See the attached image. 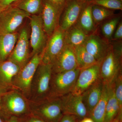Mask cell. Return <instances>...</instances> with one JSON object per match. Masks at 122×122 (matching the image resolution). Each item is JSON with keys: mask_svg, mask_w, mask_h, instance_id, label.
I'll return each mask as SVG.
<instances>
[{"mask_svg": "<svg viewBox=\"0 0 122 122\" xmlns=\"http://www.w3.org/2000/svg\"><path fill=\"white\" fill-rule=\"evenodd\" d=\"M7 122H19L17 117L12 116L6 120Z\"/></svg>", "mask_w": 122, "mask_h": 122, "instance_id": "obj_34", "label": "cell"}, {"mask_svg": "<svg viewBox=\"0 0 122 122\" xmlns=\"http://www.w3.org/2000/svg\"><path fill=\"white\" fill-rule=\"evenodd\" d=\"M87 36L78 26H72L66 31V44L73 47L83 45Z\"/></svg>", "mask_w": 122, "mask_h": 122, "instance_id": "obj_22", "label": "cell"}, {"mask_svg": "<svg viewBox=\"0 0 122 122\" xmlns=\"http://www.w3.org/2000/svg\"><path fill=\"white\" fill-rule=\"evenodd\" d=\"M1 95L0 94V104L1 103Z\"/></svg>", "mask_w": 122, "mask_h": 122, "instance_id": "obj_41", "label": "cell"}, {"mask_svg": "<svg viewBox=\"0 0 122 122\" xmlns=\"http://www.w3.org/2000/svg\"><path fill=\"white\" fill-rule=\"evenodd\" d=\"M19 33H0V62L7 60L17 41Z\"/></svg>", "mask_w": 122, "mask_h": 122, "instance_id": "obj_19", "label": "cell"}, {"mask_svg": "<svg viewBox=\"0 0 122 122\" xmlns=\"http://www.w3.org/2000/svg\"><path fill=\"white\" fill-rule=\"evenodd\" d=\"M1 95L0 115L5 121L30 113L29 100L20 92L13 90Z\"/></svg>", "mask_w": 122, "mask_h": 122, "instance_id": "obj_1", "label": "cell"}, {"mask_svg": "<svg viewBox=\"0 0 122 122\" xmlns=\"http://www.w3.org/2000/svg\"><path fill=\"white\" fill-rule=\"evenodd\" d=\"M30 113L46 122H59L63 115L60 98L29 101Z\"/></svg>", "mask_w": 122, "mask_h": 122, "instance_id": "obj_2", "label": "cell"}, {"mask_svg": "<svg viewBox=\"0 0 122 122\" xmlns=\"http://www.w3.org/2000/svg\"><path fill=\"white\" fill-rule=\"evenodd\" d=\"M100 63L98 62L90 67L80 70L72 93L77 95H81L98 80Z\"/></svg>", "mask_w": 122, "mask_h": 122, "instance_id": "obj_11", "label": "cell"}, {"mask_svg": "<svg viewBox=\"0 0 122 122\" xmlns=\"http://www.w3.org/2000/svg\"><path fill=\"white\" fill-rule=\"evenodd\" d=\"M60 98L63 115H74L79 121L87 116V110L82 101L81 95L71 92Z\"/></svg>", "mask_w": 122, "mask_h": 122, "instance_id": "obj_12", "label": "cell"}, {"mask_svg": "<svg viewBox=\"0 0 122 122\" xmlns=\"http://www.w3.org/2000/svg\"><path fill=\"white\" fill-rule=\"evenodd\" d=\"M64 0H56V4L58 5H59L63 2Z\"/></svg>", "mask_w": 122, "mask_h": 122, "instance_id": "obj_37", "label": "cell"}, {"mask_svg": "<svg viewBox=\"0 0 122 122\" xmlns=\"http://www.w3.org/2000/svg\"><path fill=\"white\" fill-rule=\"evenodd\" d=\"M110 93L109 86L104 85L102 97L99 102L87 115L94 122H103L105 111Z\"/></svg>", "mask_w": 122, "mask_h": 122, "instance_id": "obj_21", "label": "cell"}, {"mask_svg": "<svg viewBox=\"0 0 122 122\" xmlns=\"http://www.w3.org/2000/svg\"><path fill=\"white\" fill-rule=\"evenodd\" d=\"M58 5L49 0L43 3L41 16L44 30L47 36H50L57 28L59 16Z\"/></svg>", "mask_w": 122, "mask_h": 122, "instance_id": "obj_15", "label": "cell"}, {"mask_svg": "<svg viewBox=\"0 0 122 122\" xmlns=\"http://www.w3.org/2000/svg\"><path fill=\"white\" fill-rule=\"evenodd\" d=\"M0 122H7L6 121H5V120L3 118L1 117L0 115Z\"/></svg>", "mask_w": 122, "mask_h": 122, "instance_id": "obj_38", "label": "cell"}, {"mask_svg": "<svg viewBox=\"0 0 122 122\" xmlns=\"http://www.w3.org/2000/svg\"><path fill=\"white\" fill-rule=\"evenodd\" d=\"M104 86L99 78L93 85L81 95L82 101L87 110V115L100 100Z\"/></svg>", "mask_w": 122, "mask_h": 122, "instance_id": "obj_17", "label": "cell"}, {"mask_svg": "<svg viewBox=\"0 0 122 122\" xmlns=\"http://www.w3.org/2000/svg\"><path fill=\"white\" fill-rule=\"evenodd\" d=\"M15 7L30 15L41 14L43 9L42 0H20Z\"/></svg>", "mask_w": 122, "mask_h": 122, "instance_id": "obj_24", "label": "cell"}, {"mask_svg": "<svg viewBox=\"0 0 122 122\" xmlns=\"http://www.w3.org/2000/svg\"><path fill=\"white\" fill-rule=\"evenodd\" d=\"M30 41L28 30L25 28L21 30L17 41L8 59L23 68L31 58L30 54Z\"/></svg>", "mask_w": 122, "mask_h": 122, "instance_id": "obj_10", "label": "cell"}, {"mask_svg": "<svg viewBox=\"0 0 122 122\" xmlns=\"http://www.w3.org/2000/svg\"><path fill=\"white\" fill-rule=\"evenodd\" d=\"M83 46L98 62L102 61L110 48L105 41L94 34L88 36Z\"/></svg>", "mask_w": 122, "mask_h": 122, "instance_id": "obj_16", "label": "cell"}, {"mask_svg": "<svg viewBox=\"0 0 122 122\" xmlns=\"http://www.w3.org/2000/svg\"></svg>", "mask_w": 122, "mask_h": 122, "instance_id": "obj_42", "label": "cell"}, {"mask_svg": "<svg viewBox=\"0 0 122 122\" xmlns=\"http://www.w3.org/2000/svg\"><path fill=\"white\" fill-rule=\"evenodd\" d=\"M17 118L19 122H46L30 113Z\"/></svg>", "mask_w": 122, "mask_h": 122, "instance_id": "obj_30", "label": "cell"}, {"mask_svg": "<svg viewBox=\"0 0 122 122\" xmlns=\"http://www.w3.org/2000/svg\"><path fill=\"white\" fill-rule=\"evenodd\" d=\"M95 4L105 8L111 9H122V3L121 0H95Z\"/></svg>", "mask_w": 122, "mask_h": 122, "instance_id": "obj_28", "label": "cell"}, {"mask_svg": "<svg viewBox=\"0 0 122 122\" xmlns=\"http://www.w3.org/2000/svg\"><path fill=\"white\" fill-rule=\"evenodd\" d=\"M120 19L119 17L114 18L103 25L102 31L103 35L107 39H110L112 37Z\"/></svg>", "mask_w": 122, "mask_h": 122, "instance_id": "obj_27", "label": "cell"}, {"mask_svg": "<svg viewBox=\"0 0 122 122\" xmlns=\"http://www.w3.org/2000/svg\"><path fill=\"white\" fill-rule=\"evenodd\" d=\"M52 65V73L66 72L79 68L74 48L66 44Z\"/></svg>", "mask_w": 122, "mask_h": 122, "instance_id": "obj_13", "label": "cell"}, {"mask_svg": "<svg viewBox=\"0 0 122 122\" xmlns=\"http://www.w3.org/2000/svg\"><path fill=\"white\" fill-rule=\"evenodd\" d=\"M12 61L7 59L0 62V94L13 90L12 80L21 69Z\"/></svg>", "mask_w": 122, "mask_h": 122, "instance_id": "obj_14", "label": "cell"}, {"mask_svg": "<svg viewBox=\"0 0 122 122\" xmlns=\"http://www.w3.org/2000/svg\"><path fill=\"white\" fill-rule=\"evenodd\" d=\"M78 122H94V120L92 119V118L90 117H87L83 118L82 119H81L80 121H79Z\"/></svg>", "mask_w": 122, "mask_h": 122, "instance_id": "obj_35", "label": "cell"}, {"mask_svg": "<svg viewBox=\"0 0 122 122\" xmlns=\"http://www.w3.org/2000/svg\"><path fill=\"white\" fill-rule=\"evenodd\" d=\"M109 86L110 93L103 122H112L118 116L119 118L122 119V110H120L116 98L114 89V82Z\"/></svg>", "mask_w": 122, "mask_h": 122, "instance_id": "obj_20", "label": "cell"}, {"mask_svg": "<svg viewBox=\"0 0 122 122\" xmlns=\"http://www.w3.org/2000/svg\"><path fill=\"white\" fill-rule=\"evenodd\" d=\"M66 31L59 26L50 36L42 53V63L46 64L52 63L66 45Z\"/></svg>", "mask_w": 122, "mask_h": 122, "instance_id": "obj_8", "label": "cell"}, {"mask_svg": "<svg viewBox=\"0 0 122 122\" xmlns=\"http://www.w3.org/2000/svg\"><path fill=\"white\" fill-rule=\"evenodd\" d=\"M4 9L2 8H0V14L1 13V12H2V10H4Z\"/></svg>", "mask_w": 122, "mask_h": 122, "instance_id": "obj_40", "label": "cell"}, {"mask_svg": "<svg viewBox=\"0 0 122 122\" xmlns=\"http://www.w3.org/2000/svg\"><path fill=\"white\" fill-rule=\"evenodd\" d=\"M79 120L74 115L64 114L59 122H78Z\"/></svg>", "mask_w": 122, "mask_h": 122, "instance_id": "obj_31", "label": "cell"}, {"mask_svg": "<svg viewBox=\"0 0 122 122\" xmlns=\"http://www.w3.org/2000/svg\"><path fill=\"white\" fill-rule=\"evenodd\" d=\"M74 48L78 65L80 69L90 67L98 62L86 51L83 45Z\"/></svg>", "mask_w": 122, "mask_h": 122, "instance_id": "obj_23", "label": "cell"}, {"mask_svg": "<svg viewBox=\"0 0 122 122\" xmlns=\"http://www.w3.org/2000/svg\"><path fill=\"white\" fill-rule=\"evenodd\" d=\"M92 7L88 6L84 9L81 13L79 21L78 26L85 32L93 31L94 29V24L92 14Z\"/></svg>", "mask_w": 122, "mask_h": 122, "instance_id": "obj_25", "label": "cell"}, {"mask_svg": "<svg viewBox=\"0 0 122 122\" xmlns=\"http://www.w3.org/2000/svg\"><path fill=\"white\" fill-rule=\"evenodd\" d=\"M80 69L52 73L47 98H60L72 92L76 84Z\"/></svg>", "mask_w": 122, "mask_h": 122, "instance_id": "obj_3", "label": "cell"}, {"mask_svg": "<svg viewBox=\"0 0 122 122\" xmlns=\"http://www.w3.org/2000/svg\"><path fill=\"white\" fill-rule=\"evenodd\" d=\"M30 24L31 28L30 44L32 48L30 55L32 57L36 54L43 52L47 41L41 14L32 15L30 17Z\"/></svg>", "mask_w": 122, "mask_h": 122, "instance_id": "obj_9", "label": "cell"}, {"mask_svg": "<svg viewBox=\"0 0 122 122\" xmlns=\"http://www.w3.org/2000/svg\"><path fill=\"white\" fill-rule=\"evenodd\" d=\"M52 73V64L40 63L31 82L29 101L37 102L47 97Z\"/></svg>", "mask_w": 122, "mask_h": 122, "instance_id": "obj_5", "label": "cell"}, {"mask_svg": "<svg viewBox=\"0 0 122 122\" xmlns=\"http://www.w3.org/2000/svg\"><path fill=\"white\" fill-rule=\"evenodd\" d=\"M30 15L13 5L4 9L0 14V33H12Z\"/></svg>", "mask_w": 122, "mask_h": 122, "instance_id": "obj_6", "label": "cell"}, {"mask_svg": "<svg viewBox=\"0 0 122 122\" xmlns=\"http://www.w3.org/2000/svg\"><path fill=\"white\" fill-rule=\"evenodd\" d=\"M122 60L115 55L112 48H110L100 63L99 78L104 85L113 84L122 72Z\"/></svg>", "mask_w": 122, "mask_h": 122, "instance_id": "obj_7", "label": "cell"}, {"mask_svg": "<svg viewBox=\"0 0 122 122\" xmlns=\"http://www.w3.org/2000/svg\"><path fill=\"white\" fill-rule=\"evenodd\" d=\"M122 38V23L120 22L114 34L113 39L114 40H119Z\"/></svg>", "mask_w": 122, "mask_h": 122, "instance_id": "obj_32", "label": "cell"}, {"mask_svg": "<svg viewBox=\"0 0 122 122\" xmlns=\"http://www.w3.org/2000/svg\"><path fill=\"white\" fill-rule=\"evenodd\" d=\"M122 120H120L117 116L112 122H122Z\"/></svg>", "mask_w": 122, "mask_h": 122, "instance_id": "obj_36", "label": "cell"}, {"mask_svg": "<svg viewBox=\"0 0 122 122\" xmlns=\"http://www.w3.org/2000/svg\"><path fill=\"white\" fill-rule=\"evenodd\" d=\"M114 89L116 98L120 110H122V74L120 72L114 82Z\"/></svg>", "mask_w": 122, "mask_h": 122, "instance_id": "obj_29", "label": "cell"}, {"mask_svg": "<svg viewBox=\"0 0 122 122\" xmlns=\"http://www.w3.org/2000/svg\"><path fill=\"white\" fill-rule=\"evenodd\" d=\"M82 4L79 1L71 2L63 14L60 27L65 31L71 28L78 19L81 10Z\"/></svg>", "mask_w": 122, "mask_h": 122, "instance_id": "obj_18", "label": "cell"}, {"mask_svg": "<svg viewBox=\"0 0 122 122\" xmlns=\"http://www.w3.org/2000/svg\"><path fill=\"white\" fill-rule=\"evenodd\" d=\"M42 53L34 55L13 79V89L20 92L29 100L31 82L36 70L41 62Z\"/></svg>", "mask_w": 122, "mask_h": 122, "instance_id": "obj_4", "label": "cell"}, {"mask_svg": "<svg viewBox=\"0 0 122 122\" xmlns=\"http://www.w3.org/2000/svg\"><path fill=\"white\" fill-rule=\"evenodd\" d=\"M92 14L94 21L98 23L113 15V12L103 7L95 6L92 7Z\"/></svg>", "mask_w": 122, "mask_h": 122, "instance_id": "obj_26", "label": "cell"}, {"mask_svg": "<svg viewBox=\"0 0 122 122\" xmlns=\"http://www.w3.org/2000/svg\"><path fill=\"white\" fill-rule=\"evenodd\" d=\"M49 0L56 4V0Z\"/></svg>", "mask_w": 122, "mask_h": 122, "instance_id": "obj_39", "label": "cell"}, {"mask_svg": "<svg viewBox=\"0 0 122 122\" xmlns=\"http://www.w3.org/2000/svg\"><path fill=\"white\" fill-rule=\"evenodd\" d=\"M20 0H0V7L3 9L12 5L14 2Z\"/></svg>", "mask_w": 122, "mask_h": 122, "instance_id": "obj_33", "label": "cell"}]
</instances>
